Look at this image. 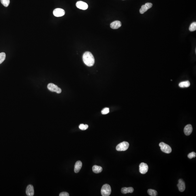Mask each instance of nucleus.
<instances>
[{
    "instance_id": "2",
    "label": "nucleus",
    "mask_w": 196,
    "mask_h": 196,
    "mask_svg": "<svg viewBox=\"0 0 196 196\" xmlns=\"http://www.w3.org/2000/svg\"><path fill=\"white\" fill-rule=\"evenodd\" d=\"M111 193V188L108 184L103 185L101 189V195L103 196H109Z\"/></svg>"
},
{
    "instance_id": "24",
    "label": "nucleus",
    "mask_w": 196,
    "mask_h": 196,
    "mask_svg": "<svg viewBox=\"0 0 196 196\" xmlns=\"http://www.w3.org/2000/svg\"><path fill=\"white\" fill-rule=\"evenodd\" d=\"M109 112V109L108 107L105 108L101 111V113L102 114H107Z\"/></svg>"
},
{
    "instance_id": "13",
    "label": "nucleus",
    "mask_w": 196,
    "mask_h": 196,
    "mask_svg": "<svg viewBox=\"0 0 196 196\" xmlns=\"http://www.w3.org/2000/svg\"><path fill=\"white\" fill-rule=\"evenodd\" d=\"M82 166V163L81 161H78L76 163L74 168V171L75 173H78L81 170Z\"/></svg>"
},
{
    "instance_id": "25",
    "label": "nucleus",
    "mask_w": 196,
    "mask_h": 196,
    "mask_svg": "<svg viewBox=\"0 0 196 196\" xmlns=\"http://www.w3.org/2000/svg\"><path fill=\"white\" fill-rule=\"evenodd\" d=\"M69 194L68 192H61L59 194V196H69Z\"/></svg>"
},
{
    "instance_id": "9",
    "label": "nucleus",
    "mask_w": 196,
    "mask_h": 196,
    "mask_svg": "<svg viewBox=\"0 0 196 196\" xmlns=\"http://www.w3.org/2000/svg\"><path fill=\"white\" fill-rule=\"evenodd\" d=\"M26 194L27 196H34V187L32 185L30 184L27 186L26 190Z\"/></svg>"
},
{
    "instance_id": "10",
    "label": "nucleus",
    "mask_w": 196,
    "mask_h": 196,
    "mask_svg": "<svg viewBox=\"0 0 196 196\" xmlns=\"http://www.w3.org/2000/svg\"><path fill=\"white\" fill-rule=\"evenodd\" d=\"M179 191L180 192H183L184 191L186 188L185 184L183 180L182 179H179L178 181V183L177 184Z\"/></svg>"
},
{
    "instance_id": "19",
    "label": "nucleus",
    "mask_w": 196,
    "mask_h": 196,
    "mask_svg": "<svg viewBox=\"0 0 196 196\" xmlns=\"http://www.w3.org/2000/svg\"><path fill=\"white\" fill-rule=\"evenodd\" d=\"M196 30V23L195 22H194L192 23L191 24L190 27H189V30L190 31H195Z\"/></svg>"
},
{
    "instance_id": "22",
    "label": "nucleus",
    "mask_w": 196,
    "mask_h": 196,
    "mask_svg": "<svg viewBox=\"0 0 196 196\" xmlns=\"http://www.w3.org/2000/svg\"><path fill=\"white\" fill-rule=\"evenodd\" d=\"M79 128L81 130H86L88 128V125H84L83 124H81L79 126Z\"/></svg>"
},
{
    "instance_id": "20",
    "label": "nucleus",
    "mask_w": 196,
    "mask_h": 196,
    "mask_svg": "<svg viewBox=\"0 0 196 196\" xmlns=\"http://www.w3.org/2000/svg\"><path fill=\"white\" fill-rule=\"evenodd\" d=\"M5 57H6V54L4 52L0 53V64H1L4 62L5 59Z\"/></svg>"
},
{
    "instance_id": "1",
    "label": "nucleus",
    "mask_w": 196,
    "mask_h": 196,
    "mask_svg": "<svg viewBox=\"0 0 196 196\" xmlns=\"http://www.w3.org/2000/svg\"><path fill=\"white\" fill-rule=\"evenodd\" d=\"M83 61L86 65L92 67L94 64L95 59L92 54L89 52H86L83 55Z\"/></svg>"
},
{
    "instance_id": "14",
    "label": "nucleus",
    "mask_w": 196,
    "mask_h": 196,
    "mask_svg": "<svg viewBox=\"0 0 196 196\" xmlns=\"http://www.w3.org/2000/svg\"><path fill=\"white\" fill-rule=\"evenodd\" d=\"M134 188L132 187H123L122 188L121 191L122 193L126 194L129 193H132L134 192Z\"/></svg>"
},
{
    "instance_id": "6",
    "label": "nucleus",
    "mask_w": 196,
    "mask_h": 196,
    "mask_svg": "<svg viewBox=\"0 0 196 196\" xmlns=\"http://www.w3.org/2000/svg\"><path fill=\"white\" fill-rule=\"evenodd\" d=\"M139 172L142 174H145L148 171V166L145 163H141L139 165Z\"/></svg>"
},
{
    "instance_id": "16",
    "label": "nucleus",
    "mask_w": 196,
    "mask_h": 196,
    "mask_svg": "<svg viewBox=\"0 0 196 196\" xmlns=\"http://www.w3.org/2000/svg\"><path fill=\"white\" fill-rule=\"evenodd\" d=\"M190 85V82L188 81L182 82L179 84V86L181 88H187Z\"/></svg>"
},
{
    "instance_id": "4",
    "label": "nucleus",
    "mask_w": 196,
    "mask_h": 196,
    "mask_svg": "<svg viewBox=\"0 0 196 196\" xmlns=\"http://www.w3.org/2000/svg\"><path fill=\"white\" fill-rule=\"evenodd\" d=\"M129 143L127 142H123L117 145L116 149L118 151H126L129 148Z\"/></svg>"
},
{
    "instance_id": "7",
    "label": "nucleus",
    "mask_w": 196,
    "mask_h": 196,
    "mask_svg": "<svg viewBox=\"0 0 196 196\" xmlns=\"http://www.w3.org/2000/svg\"><path fill=\"white\" fill-rule=\"evenodd\" d=\"M53 14L56 17H61L65 15V11L62 9L58 8L54 10Z\"/></svg>"
},
{
    "instance_id": "23",
    "label": "nucleus",
    "mask_w": 196,
    "mask_h": 196,
    "mask_svg": "<svg viewBox=\"0 0 196 196\" xmlns=\"http://www.w3.org/2000/svg\"><path fill=\"white\" fill-rule=\"evenodd\" d=\"M196 154L194 152H191L188 155V157L189 159H192L193 158H195L196 157Z\"/></svg>"
},
{
    "instance_id": "15",
    "label": "nucleus",
    "mask_w": 196,
    "mask_h": 196,
    "mask_svg": "<svg viewBox=\"0 0 196 196\" xmlns=\"http://www.w3.org/2000/svg\"><path fill=\"white\" fill-rule=\"evenodd\" d=\"M93 171L96 174L99 173L102 170V168L100 166L94 165L92 167Z\"/></svg>"
},
{
    "instance_id": "18",
    "label": "nucleus",
    "mask_w": 196,
    "mask_h": 196,
    "mask_svg": "<svg viewBox=\"0 0 196 196\" xmlns=\"http://www.w3.org/2000/svg\"><path fill=\"white\" fill-rule=\"evenodd\" d=\"M149 9L148 7H147V6L145 4L141 6V8L139 10V12L141 14H143L145 12H146L147 10Z\"/></svg>"
},
{
    "instance_id": "5",
    "label": "nucleus",
    "mask_w": 196,
    "mask_h": 196,
    "mask_svg": "<svg viewBox=\"0 0 196 196\" xmlns=\"http://www.w3.org/2000/svg\"><path fill=\"white\" fill-rule=\"evenodd\" d=\"M47 88L50 91L52 92H56L57 94H60L62 92V90L61 88L54 84H49L47 85Z\"/></svg>"
},
{
    "instance_id": "3",
    "label": "nucleus",
    "mask_w": 196,
    "mask_h": 196,
    "mask_svg": "<svg viewBox=\"0 0 196 196\" xmlns=\"http://www.w3.org/2000/svg\"><path fill=\"white\" fill-rule=\"evenodd\" d=\"M159 146L160 147V149L162 151L166 153L169 154L172 151V149L170 146L166 144L165 143H160L159 144Z\"/></svg>"
},
{
    "instance_id": "8",
    "label": "nucleus",
    "mask_w": 196,
    "mask_h": 196,
    "mask_svg": "<svg viewBox=\"0 0 196 196\" xmlns=\"http://www.w3.org/2000/svg\"><path fill=\"white\" fill-rule=\"evenodd\" d=\"M76 6L77 8L83 10H86L88 8V5L83 1H78L76 3Z\"/></svg>"
},
{
    "instance_id": "11",
    "label": "nucleus",
    "mask_w": 196,
    "mask_h": 196,
    "mask_svg": "<svg viewBox=\"0 0 196 196\" xmlns=\"http://www.w3.org/2000/svg\"><path fill=\"white\" fill-rule=\"evenodd\" d=\"M192 127L190 124H188L184 127V132L186 135H189L192 132Z\"/></svg>"
},
{
    "instance_id": "17",
    "label": "nucleus",
    "mask_w": 196,
    "mask_h": 196,
    "mask_svg": "<svg viewBox=\"0 0 196 196\" xmlns=\"http://www.w3.org/2000/svg\"><path fill=\"white\" fill-rule=\"evenodd\" d=\"M147 193L149 195L151 196H156L158 195V193L156 191L152 189H149L147 191Z\"/></svg>"
},
{
    "instance_id": "21",
    "label": "nucleus",
    "mask_w": 196,
    "mask_h": 196,
    "mask_svg": "<svg viewBox=\"0 0 196 196\" xmlns=\"http://www.w3.org/2000/svg\"><path fill=\"white\" fill-rule=\"evenodd\" d=\"M2 4L5 7H7L10 3L9 0H0Z\"/></svg>"
},
{
    "instance_id": "12",
    "label": "nucleus",
    "mask_w": 196,
    "mask_h": 196,
    "mask_svg": "<svg viewBox=\"0 0 196 196\" xmlns=\"http://www.w3.org/2000/svg\"><path fill=\"white\" fill-rule=\"evenodd\" d=\"M121 23L120 21H115L113 22L111 24L110 26L112 29H117L121 27Z\"/></svg>"
}]
</instances>
